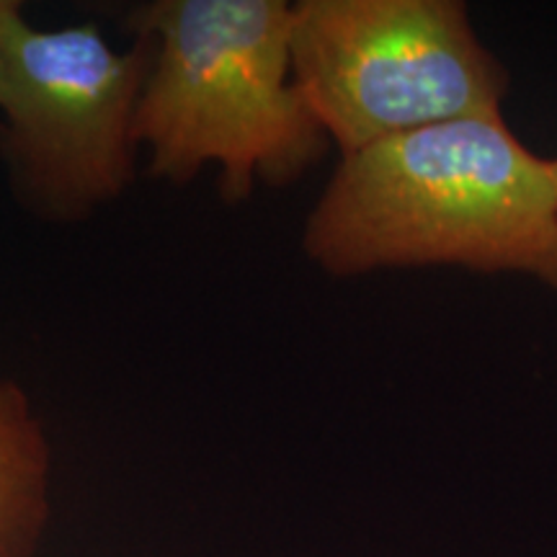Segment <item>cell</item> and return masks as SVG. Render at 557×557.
I'll use <instances>...</instances> for the list:
<instances>
[{
    "instance_id": "6da1fadb",
    "label": "cell",
    "mask_w": 557,
    "mask_h": 557,
    "mask_svg": "<svg viewBox=\"0 0 557 557\" xmlns=\"http://www.w3.org/2000/svg\"><path fill=\"white\" fill-rule=\"evenodd\" d=\"M333 278L462 267L557 292V201L547 158L504 116H475L341 156L302 230Z\"/></svg>"
},
{
    "instance_id": "8992f818",
    "label": "cell",
    "mask_w": 557,
    "mask_h": 557,
    "mask_svg": "<svg viewBox=\"0 0 557 557\" xmlns=\"http://www.w3.org/2000/svg\"><path fill=\"white\" fill-rule=\"evenodd\" d=\"M547 169H549V181H553L555 201H557V158H547Z\"/></svg>"
},
{
    "instance_id": "277c9868",
    "label": "cell",
    "mask_w": 557,
    "mask_h": 557,
    "mask_svg": "<svg viewBox=\"0 0 557 557\" xmlns=\"http://www.w3.org/2000/svg\"><path fill=\"white\" fill-rule=\"evenodd\" d=\"M150 37L116 50L94 24H0V163L13 197L47 222H81L135 181L137 107Z\"/></svg>"
},
{
    "instance_id": "7a4b0ae2",
    "label": "cell",
    "mask_w": 557,
    "mask_h": 557,
    "mask_svg": "<svg viewBox=\"0 0 557 557\" xmlns=\"http://www.w3.org/2000/svg\"><path fill=\"white\" fill-rule=\"evenodd\" d=\"M127 26L152 41L135 122L152 178L189 184L214 165L222 199L246 201L256 184H295L329 152L292 75V3L152 0Z\"/></svg>"
},
{
    "instance_id": "5b68a950",
    "label": "cell",
    "mask_w": 557,
    "mask_h": 557,
    "mask_svg": "<svg viewBox=\"0 0 557 557\" xmlns=\"http://www.w3.org/2000/svg\"><path fill=\"white\" fill-rule=\"evenodd\" d=\"M52 513V447L24 387L0 380V557H37Z\"/></svg>"
},
{
    "instance_id": "3957f363",
    "label": "cell",
    "mask_w": 557,
    "mask_h": 557,
    "mask_svg": "<svg viewBox=\"0 0 557 557\" xmlns=\"http://www.w3.org/2000/svg\"><path fill=\"white\" fill-rule=\"evenodd\" d=\"M289 47L299 94L341 156L500 116L511 86L462 0H299Z\"/></svg>"
},
{
    "instance_id": "52a82bcc",
    "label": "cell",
    "mask_w": 557,
    "mask_h": 557,
    "mask_svg": "<svg viewBox=\"0 0 557 557\" xmlns=\"http://www.w3.org/2000/svg\"><path fill=\"white\" fill-rule=\"evenodd\" d=\"M16 5V0H0V24H3V18L9 16V11Z\"/></svg>"
}]
</instances>
